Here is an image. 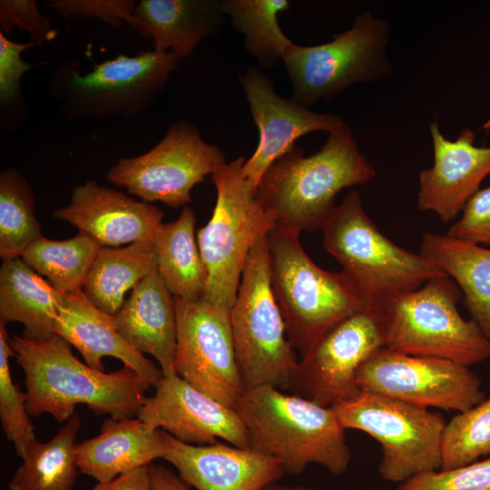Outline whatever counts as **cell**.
I'll return each mask as SVG.
<instances>
[{
    "instance_id": "d6a6232c",
    "label": "cell",
    "mask_w": 490,
    "mask_h": 490,
    "mask_svg": "<svg viewBox=\"0 0 490 490\" xmlns=\"http://www.w3.org/2000/svg\"><path fill=\"white\" fill-rule=\"evenodd\" d=\"M490 455V397L446 422L440 469H451Z\"/></svg>"
},
{
    "instance_id": "ab89813d",
    "label": "cell",
    "mask_w": 490,
    "mask_h": 490,
    "mask_svg": "<svg viewBox=\"0 0 490 490\" xmlns=\"http://www.w3.org/2000/svg\"><path fill=\"white\" fill-rule=\"evenodd\" d=\"M92 490H152L149 466L120 475L107 482H97Z\"/></svg>"
},
{
    "instance_id": "484cf974",
    "label": "cell",
    "mask_w": 490,
    "mask_h": 490,
    "mask_svg": "<svg viewBox=\"0 0 490 490\" xmlns=\"http://www.w3.org/2000/svg\"><path fill=\"white\" fill-rule=\"evenodd\" d=\"M65 292L45 281L21 257L0 268V321L19 322L23 337L44 340L52 337Z\"/></svg>"
},
{
    "instance_id": "b9f144b4",
    "label": "cell",
    "mask_w": 490,
    "mask_h": 490,
    "mask_svg": "<svg viewBox=\"0 0 490 490\" xmlns=\"http://www.w3.org/2000/svg\"><path fill=\"white\" fill-rule=\"evenodd\" d=\"M261 490H315L309 485H283L278 482L266 485Z\"/></svg>"
},
{
    "instance_id": "e0dca14e",
    "label": "cell",
    "mask_w": 490,
    "mask_h": 490,
    "mask_svg": "<svg viewBox=\"0 0 490 490\" xmlns=\"http://www.w3.org/2000/svg\"><path fill=\"white\" fill-rule=\"evenodd\" d=\"M137 417L186 444L203 446L221 440L250 447L247 430L236 409L197 389L177 374L162 376Z\"/></svg>"
},
{
    "instance_id": "74e56055",
    "label": "cell",
    "mask_w": 490,
    "mask_h": 490,
    "mask_svg": "<svg viewBox=\"0 0 490 490\" xmlns=\"http://www.w3.org/2000/svg\"><path fill=\"white\" fill-rule=\"evenodd\" d=\"M460 214L450 224L446 234L490 247V185L479 189L466 201Z\"/></svg>"
},
{
    "instance_id": "d590c367",
    "label": "cell",
    "mask_w": 490,
    "mask_h": 490,
    "mask_svg": "<svg viewBox=\"0 0 490 490\" xmlns=\"http://www.w3.org/2000/svg\"><path fill=\"white\" fill-rule=\"evenodd\" d=\"M137 3L134 0H48L46 5L64 20L95 17L113 27H121L125 22L138 30L139 21L134 16Z\"/></svg>"
},
{
    "instance_id": "ba28073f",
    "label": "cell",
    "mask_w": 490,
    "mask_h": 490,
    "mask_svg": "<svg viewBox=\"0 0 490 490\" xmlns=\"http://www.w3.org/2000/svg\"><path fill=\"white\" fill-rule=\"evenodd\" d=\"M179 61L171 52L153 49L134 56L121 54L93 64L84 74L78 62L69 61L54 70L50 90L66 119H132L157 98Z\"/></svg>"
},
{
    "instance_id": "f546056e",
    "label": "cell",
    "mask_w": 490,
    "mask_h": 490,
    "mask_svg": "<svg viewBox=\"0 0 490 490\" xmlns=\"http://www.w3.org/2000/svg\"><path fill=\"white\" fill-rule=\"evenodd\" d=\"M221 7L233 28L243 35L246 51L261 66H275L294 44L278 23V15L289 9V1L222 0Z\"/></svg>"
},
{
    "instance_id": "4fadbf2b",
    "label": "cell",
    "mask_w": 490,
    "mask_h": 490,
    "mask_svg": "<svg viewBox=\"0 0 490 490\" xmlns=\"http://www.w3.org/2000/svg\"><path fill=\"white\" fill-rule=\"evenodd\" d=\"M361 391L421 407L464 412L482 402L480 378L469 367L433 357L413 356L382 348L359 368Z\"/></svg>"
},
{
    "instance_id": "9c48e42d",
    "label": "cell",
    "mask_w": 490,
    "mask_h": 490,
    "mask_svg": "<svg viewBox=\"0 0 490 490\" xmlns=\"http://www.w3.org/2000/svg\"><path fill=\"white\" fill-rule=\"evenodd\" d=\"M230 321L245 389L263 385L291 388L299 359L271 289L267 236L248 256Z\"/></svg>"
},
{
    "instance_id": "f35d334b",
    "label": "cell",
    "mask_w": 490,
    "mask_h": 490,
    "mask_svg": "<svg viewBox=\"0 0 490 490\" xmlns=\"http://www.w3.org/2000/svg\"><path fill=\"white\" fill-rule=\"evenodd\" d=\"M37 46L33 42L25 44L9 40L0 32V101L2 104L15 102L20 93L21 79L33 65L23 60L21 54Z\"/></svg>"
},
{
    "instance_id": "ac0fdd59",
    "label": "cell",
    "mask_w": 490,
    "mask_h": 490,
    "mask_svg": "<svg viewBox=\"0 0 490 490\" xmlns=\"http://www.w3.org/2000/svg\"><path fill=\"white\" fill-rule=\"evenodd\" d=\"M429 131L434 161L419 172L416 204L451 222L490 174V146L475 145V134L468 128L454 141L443 135L437 122L430 123Z\"/></svg>"
},
{
    "instance_id": "ffe728a7",
    "label": "cell",
    "mask_w": 490,
    "mask_h": 490,
    "mask_svg": "<svg viewBox=\"0 0 490 490\" xmlns=\"http://www.w3.org/2000/svg\"><path fill=\"white\" fill-rule=\"evenodd\" d=\"M163 215L154 205L91 180L74 186L70 203L54 211L102 247L152 240Z\"/></svg>"
},
{
    "instance_id": "5b68a950",
    "label": "cell",
    "mask_w": 490,
    "mask_h": 490,
    "mask_svg": "<svg viewBox=\"0 0 490 490\" xmlns=\"http://www.w3.org/2000/svg\"><path fill=\"white\" fill-rule=\"evenodd\" d=\"M267 241L271 289L288 338L301 357L336 323L370 309L342 271L329 272L312 261L299 233L277 224Z\"/></svg>"
},
{
    "instance_id": "4316f807",
    "label": "cell",
    "mask_w": 490,
    "mask_h": 490,
    "mask_svg": "<svg viewBox=\"0 0 490 490\" xmlns=\"http://www.w3.org/2000/svg\"><path fill=\"white\" fill-rule=\"evenodd\" d=\"M195 223L193 211L184 206L175 220L160 225L152 239L162 280L173 297L186 300L204 298L207 284Z\"/></svg>"
},
{
    "instance_id": "6da1fadb",
    "label": "cell",
    "mask_w": 490,
    "mask_h": 490,
    "mask_svg": "<svg viewBox=\"0 0 490 490\" xmlns=\"http://www.w3.org/2000/svg\"><path fill=\"white\" fill-rule=\"evenodd\" d=\"M9 343L24 374L30 416L49 414L59 423L66 422L75 407L83 404L114 419L133 417L151 388L127 367L107 373L83 364L56 334L44 340L13 335Z\"/></svg>"
},
{
    "instance_id": "83f0119b",
    "label": "cell",
    "mask_w": 490,
    "mask_h": 490,
    "mask_svg": "<svg viewBox=\"0 0 490 490\" xmlns=\"http://www.w3.org/2000/svg\"><path fill=\"white\" fill-rule=\"evenodd\" d=\"M157 270L152 240L124 248L102 247L88 272L83 292L99 309L114 316L124 303V295Z\"/></svg>"
},
{
    "instance_id": "8d00e7d4",
    "label": "cell",
    "mask_w": 490,
    "mask_h": 490,
    "mask_svg": "<svg viewBox=\"0 0 490 490\" xmlns=\"http://www.w3.org/2000/svg\"><path fill=\"white\" fill-rule=\"evenodd\" d=\"M15 26L21 31H27L31 42L36 45L53 40L57 34V31L52 28L49 18L37 8L35 0H1V33L5 35L10 34Z\"/></svg>"
},
{
    "instance_id": "7c38bea8",
    "label": "cell",
    "mask_w": 490,
    "mask_h": 490,
    "mask_svg": "<svg viewBox=\"0 0 490 490\" xmlns=\"http://www.w3.org/2000/svg\"><path fill=\"white\" fill-rule=\"evenodd\" d=\"M225 163L222 151L206 142L195 124L178 120L147 152L120 158L108 171L106 180L142 201L178 208L191 201V191L197 183Z\"/></svg>"
},
{
    "instance_id": "8992f818",
    "label": "cell",
    "mask_w": 490,
    "mask_h": 490,
    "mask_svg": "<svg viewBox=\"0 0 490 490\" xmlns=\"http://www.w3.org/2000/svg\"><path fill=\"white\" fill-rule=\"evenodd\" d=\"M245 161L240 156L211 175L216 204L211 220L196 235L207 270L203 299L229 310L251 249L277 225L275 215L265 208L256 188L242 174Z\"/></svg>"
},
{
    "instance_id": "1f68e13d",
    "label": "cell",
    "mask_w": 490,
    "mask_h": 490,
    "mask_svg": "<svg viewBox=\"0 0 490 490\" xmlns=\"http://www.w3.org/2000/svg\"><path fill=\"white\" fill-rule=\"evenodd\" d=\"M34 191L15 169L0 174V257L3 261L20 258L41 234L35 217Z\"/></svg>"
},
{
    "instance_id": "d6986e66",
    "label": "cell",
    "mask_w": 490,
    "mask_h": 490,
    "mask_svg": "<svg viewBox=\"0 0 490 490\" xmlns=\"http://www.w3.org/2000/svg\"><path fill=\"white\" fill-rule=\"evenodd\" d=\"M164 460L194 490H261L286 473L275 458L228 443L196 446L165 432Z\"/></svg>"
},
{
    "instance_id": "7402d4cb",
    "label": "cell",
    "mask_w": 490,
    "mask_h": 490,
    "mask_svg": "<svg viewBox=\"0 0 490 490\" xmlns=\"http://www.w3.org/2000/svg\"><path fill=\"white\" fill-rule=\"evenodd\" d=\"M113 318L121 337L140 353L152 355L163 376L176 374L175 301L157 270L132 289Z\"/></svg>"
},
{
    "instance_id": "277c9868",
    "label": "cell",
    "mask_w": 490,
    "mask_h": 490,
    "mask_svg": "<svg viewBox=\"0 0 490 490\" xmlns=\"http://www.w3.org/2000/svg\"><path fill=\"white\" fill-rule=\"evenodd\" d=\"M320 230L324 249L341 265L370 309H382L430 279L445 275L419 252L383 234L356 191L335 206Z\"/></svg>"
},
{
    "instance_id": "9a60e30c",
    "label": "cell",
    "mask_w": 490,
    "mask_h": 490,
    "mask_svg": "<svg viewBox=\"0 0 490 490\" xmlns=\"http://www.w3.org/2000/svg\"><path fill=\"white\" fill-rule=\"evenodd\" d=\"M382 348L380 310L352 313L328 329L301 357L291 387L326 407L353 399L362 392L358 370Z\"/></svg>"
},
{
    "instance_id": "44dd1931",
    "label": "cell",
    "mask_w": 490,
    "mask_h": 490,
    "mask_svg": "<svg viewBox=\"0 0 490 490\" xmlns=\"http://www.w3.org/2000/svg\"><path fill=\"white\" fill-rule=\"evenodd\" d=\"M54 332L76 348L94 369L104 371L102 358L113 357L150 387H155L163 376L161 368L121 337L113 316L95 307L83 290L64 293Z\"/></svg>"
},
{
    "instance_id": "3957f363",
    "label": "cell",
    "mask_w": 490,
    "mask_h": 490,
    "mask_svg": "<svg viewBox=\"0 0 490 490\" xmlns=\"http://www.w3.org/2000/svg\"><path fill=\"white\" fill-rule=\"evenodd\" d=\"M235 409L250 447L277 459L286 474H301L312 464L334 475L348 470L352 454L332 407L263 385L246 388Z\"/></svg>"
},
{
    "instance_id": "30bf717a",
    "label": "cell",
    "mask_w": 490,
    "mask_h": 490,
    "mask_svg": "<svg viewBox=\"0 0 490 490\" xmlns=\"http://www.w3.org/2000/svg\"><path fill=\"white\" fill-rule=\"evenodd\" d=\"M390 24L370 12L357 15L350 28L331 41L310 46L293 44L282 62L292 83L291 98L309 107L333 99L348 87L389 77Z\"/></svg>"
},
{
    "instance_id": "f1b7e54d",
    "label": "cell",
    "mask_w": 490,
    "mask_h": 490,
    "mask_svg": "<svg viewBox=\"0 0 490 490\" xmlns=\"http://www.w3.org/2000/svg\"><path fill=\"white\" fill-rule=\"evenodd\" d=\"M81 419L74 414L46 442H33L13 475L9 490H72L78 475L76 437Z\"/></svg>"
},
{
    "instance_id": "e575fe53",
    "label": "cell",
    "mask_w": 490,
    "mask_h": 490,
    "mask_svg": "<svg viewBox=\"0 0 490 490\" xmlns=\"http://www.w3.org/2000/svg\"><path fill=\"white\" fill-rule=\"evenodd\" d=\"M397 490H490V456L478 462L417 474Z\"/></svg>"
},
{
    "instance_id": "d4e9b609",
    "label": "cell",
    "mask_w": 490,
    "mask_h": 490,
    "mask_svg": "<svg viewBox=\"0 0 490 490\" xmlns=\"http://www.w3.org/2000/svg\"><path fill=\"white\" fill-rule=\"evenodd\" d=\"M418 252L458 286L471 319L490 338V248L426 232Z\"/></svg>"
},
{
    "instance_id": "4dcf8cb0",
    "label": "cell",
    "mask_w": 490,
    "mask_h": 490,
    "mask_svg": "<svg viewBox=\"0 0 490 490\" xmlns=\"http://www.w3.org/2000/svg\"><path fill=\"white\" fill-rule=\"evenodd\" d=\"M101 248L93 238L83 231L64 240L42 236L24 250L21 258L57 289L68 293L83 290Z\"/></svg>"
},
{
    "instance_id": "5bb4252c",
    "label": "cell",
    "mask_w": 490,
    "mask_h": 490,
    "mask_svg": "<svg viewBox=\"0 0 490 490\" xmlns=\"http://www.w3.org/2000/svg\"><path fill=\"white\" fill-rule=\"evenodd\" d=\"M175 373L197 389L235 408L245 390L239 371L230 310L205 299L174 297Z\"/></svg>"
},
{
    "instance_id": "8fae6325",
    "label": "cell",
    "mask_w": 490,
    "mask_h": 490,
    "mask_svg": "<svg viewBox=\"0 0 490 490\" xmlns=\"http://www.w3.org/2000/svg\"><path fill=\"white\" fill-rule=\"evenodd\" d=\"M332 407L345 429L365 432L379 443L384 480L401 483L441 468L446 421L440 413L366 391Z\"/></svg>"
},
{
    "instance_id": "836d02e7",
    "label": "cell",
    "mask_w": 490,
    "mask_h": 490,
    "mask_svg": "<svg viewBox=\"0 0 490 490\" xmlns=\"http://www.w3.org/2000/svg\"><path fill=\"white\" fill-rule=\"evenodd\" d=\"M5 324L0 321V419L6 438L21 458L34 442V426L27 410V395L14 382L10 358L15 352L9 343Z\"/></svg>"
},
{
    "instance_id": "cb8c5ba5",
    "label": "cell",
    "mask_w": 490,
    "mask_h": 490,
    "mask_svg": "<svg viewBox=\"0 0 490 490\" xmlns=\"http://www.w3.org/2000/svg\"><path fill=\"white\" fill-rule=\"evenodd\" d=\"M224 15L220 0H142L134 11L137 31L152 39L153 50L171 52L179 59L214 35Z\"/></svg>"
},
{
    "instance_id": "52a82bcc",
    "label": "cell",
    "mask_w": 490,
    "mask_h": 490,
    "mask_svg": "<svg viewBox=\"0 0 490 490\" xmlns=\"http://www.w3.org/2000/svg\"><path fill=\"white\" fill-rule=\"evenodd\" d=\"M458 286L440 275L380 310L384 347L470 367L490 358V338L457 309Z\"/></svg>"
},
{
    "instance_id": "603a6c76",
    "label": "cell",
    "mask_w": 490,
    "mask_h": 490,
    "mask_svg": "<svg viewBox=\"0 0 490 490\" xmlns=\"http://www.w3.org/2000/svg\"><path fill=\"white\" fill-rule=\"evenodd\" d=\"M166 451L165 431L150 427L139 417H110L98 436L77 443L76 460L81 473L107 482L164 458Z\"/></svg>"
},
{
    "instance_id": "2e32d148",
    "label": "cell",
    "mask_w": 490,
    "mask_h": 490,
    "mask_svg": "<svg viewBox=\"0 0 490 490\" xmlns=\"http://www.w3.org/2000/svg\"><path fill=\"white\" fill-rule=\"evenodd\" d=\"M240 82L259 130L258 146L246 159L243 176L256 188L268 168L295 147V141L312 132L328 133L348 126L332 113L310 111L295 100L279 95L272 82L256 66L240 74Z\"/></svg>"
},
{
    "instance_id": "7a4b0ae2",
    "label": "cell",
    "mask_w": 490,
    "mask_h": 490,
    "mask_svg": "<svg viewBox=\"0 0 490 490\" xmlns=\"http://www.w3.org/2000/svg\"><path fill=\"white\" fill-rule=\"evenodd\" d=\"M376 174L348 125L328 133L314 154L306 156L295 146L280 156L262 175L256 193L277 224L300 234L320 230L341 190L365 185Z\"/></svg>"
},
{
    "instance_id": "60d3db41",
    "label": "cell",
    "mask_w": 490,
    "mask_h": 490,
    "mask_svg": "<svg viewBox=\"0 0 490 490\" xmlns=\"http://www.w3.org/2000/svg\"><path fill=\"white\" fill-rule=\"evenodd\" d=\"M152 490H193L178 473L162 465L149 466Z\"/></svg>"
},
{
    "instance_id": "7bdbcfd3",
    "label": "cell",
    "mask_w": 490,
    "mask_h": 490,
    "mask_svg": "<svg viewBox=\"0 0 490 490\" xmlns=\"http://www.w3.org/2000/svg\"><path fill=\"white\" fill-rule=\"evenodd\" d=\"M482 129L485 130V131H489L490 130V119L487 120L482 126Z\"/></svg>"
}]
</instances>
